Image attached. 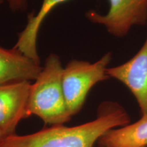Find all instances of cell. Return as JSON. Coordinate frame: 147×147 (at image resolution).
I'll use <instances>...</instances> for the list:
<instances>
[{"mask_svg":"<svg viewBox=\"0 0 147 147\" xmlns=\"http://www.w3.org/2000/svg\"><path fill=\"white\" fill-rule=\"evenodd\" d=\"M42 66L13 47H0V85L14 82L36 80Z\"/></svg>","mask_w":147,"mask_h":147,"instance_id":"cell-7","label":"cell"},{"mask_svg":"<svg viewBox=\"0 0 147 147\" xmlns=\"http://www.w3.org/2000/svg\"><path fill=\"white\" fill-rule=\"evenodd\" d=\"M110 8L104 15L89 11L86 16L94 23L104 25L110 34L122 38L132 27L147 22V0H108Z\"/></svg>","mask_w":147,"mask_h":147,"instance_id":"cell-4","label":"cell"},{"mask_svg":"<svg viewBox=\"0 0 147 147\" xmlns=\"http://www.w3.org/2000/svg\"><path fill=\"white\" fill-rule=\"evenodd\" d=\"M10 9L14 12H23L27 8V0H7Z\"/></svg>","mask_w":147,"mask_h":147,"instance_id":"cell-10","label":"cell"},{"mask_svg":"<svg viewBox=\"0 0 147 147\" xmlns=\"http://www.w3.org/2000/svg\"><path fill=\"white\" fill-rule=\"evenodd\" d=\"M111 57V53H108L94 63L72 59L63 67V93L71 117L82 109L90 90L98 82L110 78L107 69Z\"/></svg>","mask_w":147,"mask_h":147,"instance_id":"cell-3","label":"cell"},{"mask_svg":"<svg viewBox=\"0 0 147 147\" xmlns=\"http://www.w3.org/2000/svg\"><path fill=\"white\" fill-rule=\"evenodd\" d=\"M8 135L3 130L0 129V147H2L3 142H4L5 138Z\"/></svg>","mask_w":147,"mask_h":147,"instance_id":"cell-11","label":"cell"},{"mask_svg":"<svg viewBox=\"0 0 147 147\" xmlns=\"http://www.w3.org/2000/svg\"><path fill=\"white\" fill-rule=\"evenodd\" d=\"M3 2V0H0V5L2 4Z\"/></svg>","mask_w":147,"mask_h":147,"instance_id":"cell-12","label":"cell"},{"mask_svg":"<svg viewBox=\"0 0 147 147\" xmlns=\"http://www.w3.org/2000/svg\"><path fill=\"white\" fill-rule=\"evenodd\" d=\"M107 74L124 84L135 97L142 115L147 114V37L133 57L121 65L108 67Z\"/></svg>","mask_w":147,"mask_h":147,"instance_id":"cell-5","label":"cell"},{"mask_svg":"<svg viewBox=\"0 0 147 147\" xmlns=\"http://www.w3.org/2000/svg\"><path fill=\"white\" fill-rule=\"evenodd\" d=\"M129 123L122 106L105 102L99 107L94 120L74 127L52 125L29 135L12 134L7 136L2 147H93L108 131Z\"/></svg>","mask_w":147,"mask_h":147,"instance_id":"cell-1","label":"cell"},{"mask_svg":"<svg viewBox=\"0 0 147 147\" xmlns=\"http://www.w3.org/2000/svg\"><path fill=\"white\" fill-rule=\"evenodd\" d=\"M102 147H145L147 146V114L136 122L112 129L98 140Z\"/></svg>","mask_w":147,"mask_h":147,"instance_id":"cell-9","label":"cell"},{"mask_svg":"<svg viewBox=\"0 0 147 147\" xmlns=\"http://www.w3.org/2000/svg\"><path fill=\"white\" fill-rule=\"evenodd\" d=\"M31 84L23 81L0 85V129L8 136L15 134L20 121L27 118L26 107Z\"/></svg>","mask_w":147,"mask_h":147,"instance_id":"cell-6","label":"cell"},{"mask_svg":"<svg viewBox=\"0 0 147 147\" xmlns=\"http://www.w3.org/2000/svg\"><path fill=\"white\" fill-rule=\"evenodd\" d=\"M98 147H102V146H98Z\"/></svg>","mask_w":147,"mask_h":147,"instance_id":"cell-13","label":"cell"},{"mask_svg":"<svg viewBox=\"0 0 147 147\" xmlns=\"http://www.w3.org/2000/svg\"><path fill=\"white\" fill-rule=\"evenodd\" d=\"M67 1L68 0H43L40 10L36 14H30L28 16L26 25L23 30L18 34L17 41L14 47L40 64V56L37 49V41L40 27L45 18L53 8Z\"/></svg>","mask_w":147,"mask_h":147,"instance_id":"cell-8","label":"cell"},{"mask_svg":"<svg viewBox=\"0 0 147 147\" xmlns=\"http://www.w3.org/2000/svg\"><path fill=\"white\" fill-rule=\"evenodd\" d=\"M63 67L60 57L51 53L45 60L41 72L31 84L26 114L38 116L46 124L64 125L70 121L64 96L62 77Z\"/></svg>","mask_w":147,"mask_h":147,"instance_id":"cell-2","label":"cell"}]
</instances>
